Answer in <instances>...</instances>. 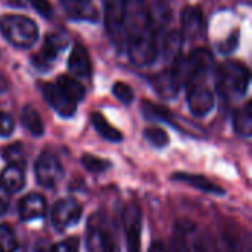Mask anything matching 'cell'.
I'll return each instance as SVG.
<instances>
[{"mask_svg":"<svg viewBox=\"0 0 252 252\" xmlns=\"http://www.w3.org/2000/svg\"><path fill=\"white\" fill-rule=\"evenodd\" d=\"M121 4L128 58L137 66L151 65L158 55V38L146 0H121Z\"/></svg>","mask_w":252,"mask_h":252,"instance_id":"6da1fadb","label":"cell"},{"mask_svg":"<svg viewBox=\"0 0 252 252\" xmlns=\"http://www.w3.org/2000/svg\"><path fill=\"white\" fill-rule=\"evenodd\" d=\"M213 68H214V56L208 49L204 47L195 49L186 58L179 56L171 66L174 78L180 87L185 84L190 86L199 83V80L207 77Z\"/></svg>","mask_w":252,"mask_h":252,"instance_id":"7a4b0ae2","label":"cell"},{"mask_svg":"<svg viewBox=\"0 0 252 252\" xmlns=\"http://www.w3.org/2000/svg\"><path fill=\"white\" fill-rule=\"evenodd\" d=\"M217 92L229 99L242 97L250 87V71L248 68L236 61H227L219 65L217 71Z\"/></svg>","mask_w":252,"mask_h":252,"instance_id":"3957f363","label":"cell"},{"mask_svg":"<svg viewBox=\"0 0 252 252\" xmlns=\"http://www.w3.org/2000/svg\"><path fill=\"white\" fill-rule=\"evenodd\" d=\"M1 35L15 47H31L38 38V28L35 22L22 15H4L0 18Z\"/></svg>","mask_w":252,"mask_h":252,"instance_id":"277c9868","label":"cell"},{"mask_svg":"<svg viewBox=\"0 0 252 252\" xmlns=\"http://www.w3.org/2000/svg\"><path fill=\"white\" fill-rule=\"evenodd\" d=\"M87 250L89 252H120L115 238V229L105 214L97 213L90 217L87 224Z\"/></svg>","mask_w":252,"mask_h":252,"instance_id":"5b68a950","label":"cell"},{"mask_svg":"<svg viewBox=\"0 0 252 252\" xmlns=\"http://www.w3.org/2000/svg\"><path fill=\"white\" fill-rule=\"evenodd\" d=\"M81 214L83 208L78 201L72 198L61 199L52 208V226L56 232H63L65 229L77 224Z\"/></svg>","mask_w":252,"mask_h":252,"instance_id":"8992f818","label":"cell"},{"mask_svg":"<svg viewBox=\"0 0 252 252\" xmlns=\"http://www.w3.org/2000/svg\"><path fill=\"white\" fill-rule=\"evenodd\" d=\"M37 183L44 188L56 186L63 177V168L56 157L52 154H41L34 165Z\"/></svg>","mask_w":252,"mask_h":252,"instance_id":"52a82bcc","label":"cell"},{"mask_svg":"<svg viewBox=\"0 0 252 252\" xmlns=\"http://www.w3.org/2000/svg\"><path fill=\"white\" fill-rule=\"evenodd\" d=\"M123 227L127 236V252L140 251V230H142V213L136 204H128L123 211Z\"/></svg>","mask_w":252,"mask_h":252,"instance_id":"ba28073f","label":"cell"},{"mask_svg":"<svg viewBox=\"0 0 252 252\" xmlns=\"http://www.w3.org/2000/svg\"><path fill=\"white\" fill-rule=\"evenodd\" d=\"M105 25L111 40L121 46L124 43V22H123V4L121 0H103Z\"/></svg>","mask_w":252,"mask_h":252,"instance_id":"9c48e42d","label":"cell"},{"mask_svg":"<svg viewBox=\"0 0 252 252\" xmlns=\"http://www.w3.org/2000/svg\"><path fill=\"white\" fill-rule=\"evenodd\" d=\"M214 93L202 83H195L189 86L188 103L189 109L195 117H205L214 108Z\"/></svg>","mask_w":252,"mask_h":252,"instance_id":"30bf717a","label":"cell"},{"mask_svg":"<svg viewBox=\"0 0 252 252\" xmlns=\"http://www.w3.org/2000/svg\"><path fill=\"white\" fill-rule=\"evenodd\" d=\"M43 93L49 105L63 118H69L77 111V102H74L69 96L63 93V90L56 83L43 84Z\"/></svg>","mask_w":252,"mask_h":252,"instance_id":"8fae6325","label":"cell"},{"mask_svg":"<svg viewBox=\"0 0 252 252\" xmlns=\"http://www.w3.org/2000/svg\"><path fill=\"white\" fill-rule=\"evenodd\" d=\"M182 37L189 40L201 38L205 31V19L199 7L188 6L182 12Z\"/></svg>","mask_w":252,"mask_h":252,"instance_id":"7c38bea8","label":"cell"},{"mask_svg":"<svg viewBox=\"0 0 252 252\" xmlns=\"http://www.w3.org/2000/svg\"><path fill=\"white\" fill-rule=\"evenodd\" d=\"M68 41H69V38L65 32L55 31V32L47 34V37L43 43V49L38 55L40 63L49 65V63L55 62L56 58L59 56V53L62 50H65V47L68 46Z\"/></svg>","mask_w":252,"mask_h":252,"instance_id":"4fadbf2b","label":"cell"},{"mask_svg":"<svg viewBox=\"0 0 252 252\" xmlns=\"http://www.w3.org/2000/svg\"><path fill=\"white\" fill-rule=\"evenodd\" d=\"M47 204L46 199L38 193H31L24 196L18 205V214L22 221H31L40 219L46 214Z\"/></svg>","mask_w":252,"mask_h":252,"instance_id":"5bb4252c","label":"cell"},{"mask_svg":"<svg viewBox=\"0 0 252 252\" xmlns=\"http://www.w3.org/2000/svg\"><path fill=\"white\" fill-rule=\"evenodd\" d=\"M66 13L74 19L97 21V9L92 0H61Z\"/></svg>","mask_w":252,"mask_h":252,"instance_id":"9a60e30c","label":"cell"},{"mask_svg":"<svg viewBox=\"0 0 252 252\" xmlns=\"http://www.w3.org/2000/svg\"><path fill=\"white\" fill-rule=\"evenodd\" d=\"M25 186V174L21 165L9 164L0 176V188L7 193L19 192Z\"/></svg>","mask_w":252,"mask_h":252,"instance_id":"2e32d148","label":"cell"},{"mask_svg":"<svg viewBox=\"0 0 252 252\" xmlns=\"http://www.w3.org/2000/svg\"><path fill=\"white\" fill-rule=\"evenodd\" d=\"M68 68L72 74H75L78 77H89L92 72V62H90L89 53L78 43L74 46V49L69 55Z\"/></svg>","mask_w":252,"mask_h":252,"instance_id":"e0dca14e","label":"cell"},{"mask_svg":"<svg viewBox=\"0 0 252 252\" xmlns=\"http://www.w3.org/2000/svg\"><path fill=\"white\" fill-rule=\"evenodd\" d=\"M171 179H173V180H177V182H182V183H186V185H190V186H193L195 189H199V190L207 192V193L224 195V189H221L220 186L214 185L211 180H208L207 177L199 176V174L176 173V174L171 176Z\"/></svg>","mask_w":252,"mask_h":252,"instance_id":"ac0fdd59","label":"cell"},{"mask_svg":"<svg viewBox=\"0 0 252 252\" xmlns=\"http://www.w3.org/2000/svg\"><path fill=\"white\" fill-rule=\"evenodd\" d=\"M151 84L165 99L174 97L179 93V90H180V86L177 84L171 68L164 71V72H161V74H158V75H155V77H152L151 78Z\"/></svg>","mask_w":252,"mask_h":252,"instance_id":"d6986e66","label":"cell"},{"mask_svg":"<svg viewBox=\"0 0 252 252\" xmlns=\"http://www.w3.org/2000/svg\"><path fill=\"white\" fill-rule=\"evenodd\" d=\"M233 127L235 131L244 137L252 134V103L248 102L241 109H236L233 114Z\"/></svg>","mask_w":252,"mask_h":252,"instance_id":"ffe728a7","label":"cell"},{"mask_svg":"<svg viewBox=\"0 0 252 252\" xmlns=\"http://www.w3.org/2000/svg\"><path fill=\"white\" fill-rule=\"evenodd\" d=\"M90 120H92V124H93L94 130L103 139H106L109 142H121L123 140V134L114 126H111L100 112H92Z\"/></svg>","mask_w":252,"mask_h":252,"instance_id":"44dd1931","label":"cell"},{"mask_svg":"<svg viewBox=\"0 0 252 252\" xmlns=\"http://www.w3.org/2000/svg\"><path fill=\"white\" fill-rule=\"evenodd\" d=\"M56 84L63 90V93L66 96H69L74 102H80L84 99L86 94V89L81 83H78L75 78L69 77V75H59Z\"/></svg>","mask_w":252,"mask_h":252,"instance_id":"7402d4cb","label":"cell"},{"mask_svg":"<svg viewBox=\"0 0 252 252\" xmlns=\"http://www.w3.org/2000/svg\"><path fill=\"white\" fill-rule=\"evenodd\" d=\"M162 52H164V58L167 61H176L179 56H182V34L176 30L170 31L162 43Z\"/></svg>","mask_w":252,"mask_h":252,"instance_id":"603a6c76","label":"cell"},{"mask_svg":"<svg viewBox=\"0 0 252 252\" xmlns=\"http://www.w3.org/2000/svg\"><path fill=\"white\" fill-rule=\"evenodd\" d=\"M22 124L32 136H41L44 133V126L40 114L32 106H25L22 111Z\"/></svg>","mask_w":252,"mask_h":252,"instance_id":"cb8c5ba5","label":"cell"},{"mask_svg":"<svg viewBox=\"0 0 252 252\" xmlns=\"http://www.w3.org/2000/svg\"><path fill=\"white\" fill-rule=\"evenodd\" d=\"M81 164L86 170H89L90 173H94V174L103 173L111 167L109 161L99 158V157H94V155H90V154H84L81 157Z\"/></svg>","mask_w":252,"mask_h":252,"instance_id":"d4e9b609","label":"cell"},{"mask_svg":"<svg viewBox=\"0 0 252 252\" xmlns=\"http://www.w3.org/2000/svg\"><path fill=\"white\" fill-rule=\"evenodd\" d=\"M143 134H145V139L151 145H154L157 148H164L170 142V137H168L167 131L162 130V128H159V127H149V128L145 130Z\"/></svg>","mask_w":252,"mask_h":252,"instance_id":"484cf974","label":"cell"},{"mask_svg":"<svg viewBox=\"0 0 252 252\" xmlns=\"http://www.w3.org/2000/svg\"><path fill=\"white\" fill-rule=\"evenodd\" d=\"M18 248L13 230L7 224H0V252H15Z\"/></svg>","mask_w":252,"mask_h":252,"instance_id":"4316f807","label":"cell"},{"mask_svg":"<svg viewBox=\"0 0 252 252\" xmlns=\"http://www.w3.org/2000/svg\"><path fill=\"white\" fill-rule=\"evenodd\" d=\"M3 158L9 162V164H15V165H24V148L21 143H12L7 145L3 149Z\"/></svg>","mask_w":252,"mask_h":252,"instance_id":"83f0119b","label":"cell"},{"mask_svg":"<svg viewBox=\"0 0 252 252\" xmlns=\"http://www.w3.org/2000/svg\"><path fill=\"white\" fill-rule=\"evenodd\" d=\"M112 93H114V96H115L120 102H123V103H126V105H130V103L133 102V99H134L133 89H131L127 83H124V81H117V83L112 86Z\"/></svg>","mask_w":252,"mask_h":252,"instance_id":"f1b7e54d","label":"cell"},{"mask_svg":"<svg viewBox=\"0 0 252 252\" xmlns=\"http://www.w3.org/2000/svg\"><path fill=\"white\" fill-rule=\"evenodd\" d=\"M185 232H186L185 229H176L167 252H190L186 238H185Z\"/></svg>","mask_w":252,"mask_h":252,"instance_id":"f546056e","label":"cell"},{"mask_svg":"<svg viewBox=\"0 0 252 252\" xmlns=\"http://www.w3.org/2000/svg\"><path fill=\"white\" fill-rule=\"evenodd\" d=\"M78 250H80L78 238H68L56 245H52L50 252H78Z\"/></svg>","mask_w":252,"mask_h":252,"instance_id":"4dcf8cb0","label":"cell"},{"mask_svg":"<svg viewBox=\"0 0 252 252\" xmlns=\"http://www.w3.org/2000/svg\"><path fill=\"white\" fill-rule=\"evenodd\" d=\"M195 252H217L213 238L208 233L201 235L195 242Z\"/></svg>","mask_w":252,"mask_h":252,"instance_id":"1f68e13d","label":"cell"},{"mask_svg":"<svg viewBox=\"0 0 252 252\" xmlns=\"http://www.w3.org/2000/svg\"><path fill=\"white\" fill-rule=\"evenodd\" d=\"M226 245H227V251L229 252H251V242H250V239L247 241V244H245V248H244V242L245 241H239V239H236V238H233V236H229V235H226Z\"/></svg>","mask_w":252,"mask_h":252,"instance_id":"d6a6232c","label":"cell"},{"mask_svg":"<svg viewBox=\"0 0 252 252\" xmlns=\"http://www.w3.org/2000/svg\"><path fill=\"white\" fill-rule=\"evenodd\" d=\"M13 120L9 114L0 112V137H7L13 131Z\"/></svg>","mask_w":252,"mask_h":252,"instance_id":"836d02e7","label":"cell"},{"mask_svg":"<svg viewBox=\"0 0 252 252\" xmlns=\"http://www.w3.org/2000/svg\"><path fill=\"white\" fill-rule=\"evenodd\" d=\"M31 3V6L44 18H50L53 15V9L50 6V3L47 0H28Z\"/></svg>","mask_w":252,"mask_h":252,"instance_id":"e575fe53","label":"cell"},{"mask_svg":"<svg viewBox=\"0 0 252 252\" xmlns=\"http://www.w3.org/2000/svg\"><path fill=\"white\" fill-rule=\"evenodd\" d=\"M9 204H10V198H9V193L0 188V216H3L7 208H9Z\"/></svg>","mask_w":252,"mask_h":252,"instance_id":"d590c367","label":"cell"},{"mask_svg":"<svg viewBox=\"0 0 252 252\" xmlns=\"http://www.w3.org/2000/svg\"><path fill=\"white\" fill-rule=\"evenodd\" d=\"M149 252H167V248L162 242H154L149 248Z\"/></svg>","mask_w":252,"mask_h":252,"instance_id":"8d00e7d4","label":"cell"},{"mask_svg":"<svg viewBox=\"0 0 252 252\" xmlns=\"http://www.w3.org/2000/svg\"><path fill=\"white\" fill-rule=\"evenodd\" d=\"M52 250V245H49L47 242H38L37 247H35V252H50Z\"/></svg>","mask_w":252,"mask_h":252,"instance_id":"74e56055","label":"cell"}]
</instances>
